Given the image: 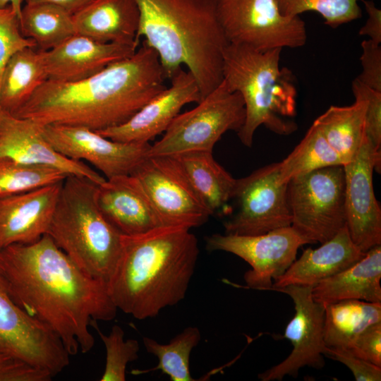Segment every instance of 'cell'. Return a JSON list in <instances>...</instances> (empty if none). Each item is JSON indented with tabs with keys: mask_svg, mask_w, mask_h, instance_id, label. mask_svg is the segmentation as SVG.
<instances>
[{
	"mask_svg": "<svg viewBox=\"0 0 381 381\" xmlns=\"http://www.w3.org/2000/svg\"><path fill=\"white\" fill-rule=\"evenodd\" d=\"M63 181L0 198V250L34 243L47 234Z\"/></svg>",
	"mask_w": 381,
	"mask_h": 381,
	"instance_id": "obj_19",
	"label": "cell"
},
{
	"mask_svg": "<svg viewBox=\"0 0 381 381\" xmlns=\"http://www.w3.org/2000/svg\"><path fill=\"white\" fill-rule=\"evenodd\" d=\"M10 356H7L6 354H4V353H0V363L5 361L6 359H7L8 358H9Z\"/></svg>",
	"mask_w": 381,
	"mask_h": 381,
	"instance_id": "obj_44",
	"label": "cell"
},
{
	"mask_svg": "<svg viewBox=\"0 0 381 381\" xmlns=\"http://www.w3.org/2000/svg\"><path fill=\"white\" fill-rule=\"evenodd\" d=\"M0 156L61 170L68 176L87 178L100 184L106 179L85 162L59 153L43 136L34 121L17 117L0 107Z\"/></svg>",
	"mask_w": 381,
	"mask_h": 381,
	"instance_id": "obj_18",
	"label": "cell"
},
{
	"mask_svg": "<svg viewBox=\"0 0 381 381\" xmlns=\"http://www.w3.org/2000/svg\"><path fill=\"white\" fill-rule=\"evenodd\" d=\"M24 0H0V8L6 6L7 5H11L12 8L18 13L19 18L20 16L22 3Z\"/></svg>",
	"mask_w": 381,
	"mask_h": 381,
	"instance_id": "obj_43",
	"label": "cell"
},
{
	"mask_svg": "<svg viewBox=\"0 0 381 381\" xmlns=\"http://www.w3.org/2000/svg\"><path fill=\"white\" fill-rule=\"evenodd\" d=\"M171 80L170 87L154 97L128 121L96 132L115 141L150 143L166 131L184 105L202 99L197 81L188 71L180 68Z\"/></svg>",
	"mask_w": 381,
	"mask_h": 381,
	"instance_id": "obj_17",
	"label": "cell"
},
{
	"mask_svg": "<svg viewBox=\"0 0 381 381\" xmlns=\"http://www.w3.org/2000/svg\"><path fill=\"white\" fill-rule=\"evenodd\" d=\"M282 50L261 52L234 44L224 49L222 80L243 98L246 117L237 134L246 147L252 146L260 126L282 135L298 128L293 119L296 115L295 77L289 68H280Z\"/></svg>",
	"mask_w": 381,
	"mask_h": 381,
	"instance_id": "obj_5",
	"label": "cell"
},
{
	"mask_svg": "<svg viewBox=\"0 0 381 381\" xmlns=\"http://www.w3.org/2000/svg\"><path fill=\"white\" fill-rule=\"evenodd\" d=\"M381 246L347 269L327 277L313 287L315 301L325 306L344 300L381 303Z\"/></svg>",
	"mask_w": 381,
	"mask_h": 381,
	"instance_id": "obj_25",
	"label": "cell"
},
{
	"mask_svg": "<svg viewBox=\"0 0 381 381\" xmlns=\"http://www.w3.org/2000/svg\"><path fill=\"white\" fill-rule=\"evenodd\" d=\"M171 156L211 216L231 210L236 179L214 158L212 152L197 150Z\"/></svg>",
	"mask_w": 381,
	"mask_h": 381,
	"instance_id": "obj_24",
	"label": "cell"
},
{
	"mask_svg": "<svg viewBox=\"0 0 381 381\" xmlns=\"http://www.w3.org/2000/svg\"><path fill=\"white\" fill-rule=\"evenodd\" d=\"M201 339V333L197 327L189 326L176 335L167 344H161L152 338L144 337L143 343L146 351L156 356L158 364L136 373H147L161 370L171 381H193L190 370V357L193 349Z\"/></svg>",
	"mask_w": 381,
	"mask_h": 381,
	"instance_id": "obj_30",
	"label": "cell"
},
{
	"mask_svg": "<svg viewBox=\"0 0 381 381\" xmlns=\"http://www.w3.org/2000/svg\"><path fill=\"white\" fill-rule=\"evenodd\" d=\"M381 322V303L344 300L325 306L324 341L327 347L349 349L368 327Z\"/></svg>",
	"mask_w": 381,
	"mask_h": 381,
	"instance_id": "obj_28",
	"label": "cell"
},
{
	"mask_svg": "<svg viewBox=\"0 0 381 381\" xmlns=\"http://www.w3.org/2000/svg\"><path fill=\"white\" fill-rule=\"evenodd\" d=\"M0 273H1V267H0Z\"/></svg>",
	"mask_w": 381,
	"mask_h": 381,
	"instance_id": "obj_45",
	"label": "cell"
},
{
	"mask_svg": "<svg viewBox=\"0 0 381 381\" xmlns=\"http://www.w3.org/2000/svg\"><path fill=\"white\" fill-rule=\"evenodd\" d=\"M217 12L229 44L265 52L306 43L305 22L283 16L275 0H217Z\"/></svg>",
	"mask_w": 381,
	"mask_h": 381,
	"instance_id": "obj_9",
	"label": "cell"
},
{
	"mask_svg": "<svg viewBox=\"0 0 381 381\" xmlns=\"http://www.w3.org/2000/svg\"><path fill=\"white\" fill-rule=\"evenodd\" d=\"M193 109L179 113L150 145L147 157L168 156L185 152H212L217 142L228 131L238 132L246 111L243 98L222 83Z\"/></svg>",
	"mask_w": 381,
	"mask_h": 381,
	"instance_id": "obj_7",
	"label": "cell"
},
{
	"mask_svg": "<svg viewBox=\"0 0 381 381\" xmlns=\"http://www.w3.org/2000/svg\"><path fill=\"white\" fill-rule=\"evenodd\" d=\"M325 356L347 366L352 372L356 381L381 380V367L353 355L347 349L327 346Z\"/></svg>",
	"mask_w": 381,
	"mask_h": 381,
	"instance_id": "obj_38",
	"label": "cell"
},
{
	"mask_svg": "<svg viewBox=\"0 0 381 381\" xmlns=\"http://www.w3.org/2000/svg\"><path fill=\"white\" fill-rule=\"evenodd\" d=\"M280 13L288 17L299 16L306 11H315L325 23L336 28L362 16L360 0H275Z\"/></svg>",
	"mask_w": 381,
	"mask_h": 381,
	"instance_id": "obj_33",
	"label": "cell"
},
{
	"mask_svg": "<svg viewBox=\"0 0 381 381\" xmlns=\"http://www.w3.org/2000/svg\"><path fill=\"white\" fill-rule=\"evenodd\" d=\"M287 193L291 226L308 243H322L346 225L342 165L292 179Z\"/></svg>",
	"mask_w": 381,
	"mask_h": 381,
	"instance_id": "obj_8",
	"label": "cell"
},
{
	"mask_svg": "<svg viewBox=\"0 0 381 381\" xmlns=\"http://www.w3.org/2000/svg\"><path fill=\"white\" fill-rule=\"evenodd\" d=\"M279 164V179L288 183L294 178L323 167L343 166L344 162L313 123L301 142Z\"/></svg>",
	"mask_w": 381,
	"mask_h": 381,
	"instance_id": "obj_31",
	"label": "cell"
},
{
	"mask_svg": "<svg viewBox=\"0 0 381 381\" xmlns=\"http://www.w3.org/2000/svg\"><path fill=\"white\" fill-rule=\"evenodd\" d=\"M343 167L346 224L353 242L365 253L381 245V209L373 183V171L380 173L381 151L368 138Z\"/></svg>",
	"mask_w": 381,
	"mask_h": 381,
	"instance_id": "obj_15",
	"label": "cell"
},
{
	"mask_svg": "<svg viewBox=\"0 0 381 381\" xmlns=\"http://www.w3.org/2000/svg\"><path fill=\"white\" fill-rule=\"evenodd\" d=\"M48 370L22 359L9 357L0 363V381H50Z\"/></svg>",
	"mask_w": 381,
	"mask_h": 381,
	"instance_id": "obj_37",
	"label": "cell"
},
{
	"mask_svg": "<svg viewBox=\"0 0 381 381\" xmlns=\"http://www.w3.org/2000/svg\"><path fill=\"white\" fill-rule=\"evenodd\" d=\"M347 349L353 355L381 367V322L365 329Z\"/></svg>",
	"mask_w": 381,
	"mask_h": 381,
	"instance_id": "obj_40",
	"label": "cell"
},
{
	"mask_svg": "<svg viewBox=\"0 0 381 381\" xmlns=\"http://www.w3.org/2000/svg\"><path fill=\"white\" fill-rule=\"evenodd\" d=\"M97 206L123 235H135L161 226L157 214L139 181L133 175L106 179L97 185Z\"/></svg>",
	"mask_w": 381,
	"mask_h": 381,
	"instance_id": "obj_21",
	"label": "cell"
},
{
	"mask_svg": "<svg viewBox=\"0 0 381 381\" xmlns=\"http://www.w3.org/2000/svg\"><path fill=\"white\" fill-rule=\"evenodd\" d=\"M138 47L102 43L75 34L57 47L42 51V55L48 80L73 83L87 78L111 64L132 56Z\"/></svg>",
	"mask_w": 381,
	"mask_h": 381,
	"instance_id": "obj_20",
	"label": "cell"
},
{
	"mask_svg": "<svg viewBox=\"0 0 381 381\" xmlns=\"http://www.w3.org/2000/svg\"><path fill=\"white\" fill-rule=\"evenodd\" d=\"M199 255L190 229L161 226L122 235L121 248L107 282L118 310L138 320L155 318L186 297Z\"/></svg>",
	"mask_w": 381,
	"mask_h": 381,
	"instance_id": "obj_3",
	"label": "cell"
},
{
	"mask_svg": "<svg viewBox=\"0 0 381 381\" xmlns=\"http://www.w3.org/2000/svg\"><path fill=\"white\" fill-rule=\"evenodd\" d=\"M106 349V363L101 381H125L126 367L129 363L138 358L140 345L134 339H124V331L121 326L114 325L109 334H104L97 321L90 322Z\"/></svg>",
	"mask_w": 381,
	"mask_h": 381,
	"instance_id": "obj_34",
	"label": "cell"
},
{
	"mask_svg": "<svg viewBox=\"0 0 381 381\" xmlns=\"http://www.w3.org/2000/svg\"><path fill=\"white\" fill-rule=\"evenodd\" d=\"M287 186L279 179V162L236 179V211L224 222L225 234L255 236L291 226Z\"/></svg>",
	"mask_w": 381,
	"mask_h": 381,
	"instance_id": "obj_10",
	"label": "cell"
},
{
	"mask_svg": "<svg viewBox=\"0 0 381 381\" xmlns=\"http://www.w3.org/2000/svg\"><path fill=\"white\" fill-rule=\"evenodd\" d=\"M25 4L44 3L60 6L72 15L83 8L92 0H24Z\"/></svg>",
	"mask_w": 381,
	"mask_h": 381,
	"instance_id": "obj_42",
	"label": "cell"
},
{
	"mask_svg": "<svg viewBox=\"0 0 381 381\" xmlns=\"http://www.w3.org/2000/svg\"><path fill=\"white\" fill-rule=\"evenodd\" d=\"M312 289L313 286L296 285L273 289L286 294L294 303L296 313L284 332L293 349L282 362L260 373V380H282L286 375L296 377L305 366L316 369L324 367L327 348L323 335L325 306L313 300Z\"/></svg>",
	"mask_w": 381,
	"mask_h": 381,
	"instance_id": "obj_16",
	"label": "cell"
},
{
	"mask_svg": "<svg viewBox=\"0 0 381 381\" xmlns=\"http://www.w3.org/2000/svg\"><path fill=\"white\" fill-rule=\"evenodd\" d=\"M48 80L42 51L25 47L6 63L0 80V107L15 114Z\"/></svg>",
	"mask_w": 381,
	"mask_h": 381,
	"instance_id": "obj_26",
	"label": "cell"
},
{
	"mask_svg": "<svg viewBox=\"0 0 381 381\" xmlns=\"http://www.w3.org/2000/svg\"><path fill=\"white\" fill-rule=\"evenodd\" d=\"M156 52L145 41L131 56L81 80H47L13 114L40 126L100 131L128 121L167 87Z\"/></svg>",
	"mask_w": 381,
	"mask_h": 381,
	"instance_id": "obj_2",
	"label": "cell"
},
{
	"mask_svg": "<svg viewBox=\"0 0 381 381\" xmlns=\"http://www.w3.org/2000/svg\"><path fill=\"white\" fill-rule=\"evenodd\" d=\"M97 185L85 177L68 176L46 234L84 272L107 283L120 255L123 234L100 212Z\"/></svg>",
	"mask_w": 381,
	"mask_h": 381,
	"instance_id": "obj_6",
	"label": "cell"
},
{
	"mask_svg": "<svg viewBox=\"0 0 381 381\" xmlns=\"http://www.w3.org/2000/svg\"><path fill=\"white\" fill-rule=\"evenodd\" d=\"M368 13V18L363 26L359 30V35L368 36V40L381 44V10L373 1L362 0Z\"/></svg>",
	"mask_w": 381,
	"mask_h": 381,
	"instance_id": "obj_41",
	"label": "cell"
},
{
	"mask_svg": "<svg viewBox=\"0 0 381 381\" xmlns=\"http://www.w3.org/2000/svg\"><path fill=\"white\" fill-rule=\"evenodd\" d=\"M30 47H37L34 41L23 35L16 11L10 4L0 8V80L9 59L17 52Z\"/></svg>",
	"mask_w": 381,
	"mask_h": 381,
	"instance_id": "obj_35",
	"label": "cell"
},
{
	"mask_svg": "<svg viewBox=\"0 0 381 381\" xmlns=\"http://www.w3.org/2000/svg\"><path fill=\"white\" fill-rule=\"evenodd\" d=\"M305 244L307 241L291 226L255 236L214 234L205 237L207 250L231 253L247 262L251 270L244 274L245 282L259 290H270Z\"/></svg>",
	"mask_w": 381,
	"mask_h": 381,
	"instance_id": "obj_11",
	"label": "cell"
},
{
	"mask_svg": "<svg viewBox=\"0 0 381 381\" xmlns=\"http://www.w3.org/2000/svg\"><path fill=\"white\" fill-rule=\"evenodd\" d=\"M131 175L143 187L161 226L190 229L211 216L171 156L146 157Z\"/></svg>",
	"mask_w": 381,
	"mask_h": 381,
	"instance_id": "obj_13",
	"label": "cell"
},
{
	"mask_svg": "<svg viewBox=\"0 0 381 381\" xmlns=\"http://www.w3.org/2000/svg\"><path fill=\"white\" fill-rule=\"evenodd\" d=\"M349 106H330L313 124L320 130L344 165L351 161L368 138L365 102L359 97Z\"/></svg>",
	"mask_w": 381,
	"mask_h": 381,
	"instance_id": "obj_27",
	"label": "cell"
},
{
	"mask_svg": "<svg viewBox=\"0 0 381 381\" xmlns=\"http://www.w3.org/2000/svg\"><path fill=\"white\" fill-rule=\"evenodd\" d=\"M40 126L43 136L56 151L69 159L87 162L105 179L131 174L147 157L151 145L150 143L115 141L84 127Z\"/></svg>",
	"mask_w": 381,
	"mask_h": 381,
	"instance_id": "obj_14",
	"label": "cell"
},
{
	"mask_svg": "<svg viewBox=\"0 0 381 381\" xmlns=\"http://www.w3.org/2000/svg\"><path fill=\"white\" fill-rule=\"evenodd\" d=\"M360 58L362 72L356 78L367 86L381 92V47L370 40L361 42Z\"/></svg>",
	"mask_w": 381,
	"mask_h": 381,
	"instance_id": "obj_39",
	"label": "cell"
},
{
	"mask_svg": "<svg viewBox=\"0 0 381 381\" xmlns=\"http://www.w3.org/2000/svg\"><path fill=\"white\" fill-rule=\"evenodd\" d=\"M316 248L303 251L286 272L275 279L270 290L290 285L314 286L362 259L363 252L352 241L346 225Z\"/></svg>",
	"mask_w": 381,
	"mask_h": 381,
	"instance_id": "obj_22",
	"label": "cell"
},
{
	"mask_svg": "<svg viewBox=\"0 0 381 381\" xmlns=\"http://www.w3.org/2000/svg\"><path fill=\"white\" fill-rule=\"evenodd\" d=\"M19 20L23 35L42 51L52 49L77 34L73 15L51 4H25Z\"/></svg>",
	"mask_w": 381,
	"mask_h": 381,
	"instance_id": "obj_29",
	"label": "cell"
},
{
	"mask_svg": "<svg viewBox=\"0 0 381 381\" xmlns=\"http://www.w3.org/2000/svg\"><path fill=\"white\" fill-rule=\"evenodd\" d=\"M0 353L48 370L54 376L70 363V355L59 338L14 301L1 273Z\"/></svg>",
	"mask_w": 381,
	"mask_h": 381,
	"instance_id": "obj_12",
	"label": "cell"
},
{
	"mask_svg": "<svg viewBox=\"0 0 381 381\" xmlns=\"http://www.w3.org/2000/svg\"><path fill=\"white\" fill-rule=\"evenodd\" d=\"M67 176L61 170L53 167L0 156V198L61 182Z\"/></svg>",
	"mask_w": 381,
	"mask_h": 381,
	"instance_id": "obj_32",
	"label": "cell"
},
{
	"mask_svg": "<svg viewBox=\"0 0 381 381\" xmlns=\"http://www.w3.org/2000/svg\"><path fill=\"white\" fill-rule=\"evenodd\" d=\"M351 90L354 97L365 102L367 135L376 147H381V92L375 90L359 81H352Z\"/></svg>",
	"mask_w": 381,
	"mask_h": 381,
	"instance_id": "obj_36",
	"label": "cell"
},
{
	"mask_svg": "<svg viewBox=\"0 0 381 381\" xmlns=\"http://www.w3.org/2000/svg\"><path fill=\"white\" fill-rule=\"evenodd\" d=\"M0 267L14 301L47 325L70 356L95 346L91 321L116 315L107 283L80 270L47 234L0 250Z\"/></svg>",
	"mask_w": 381,
	"mask_h": 381,
	"instance_id": "obj_1",
	"label": "cell"
},
{
	"mask_svg": "<svg viewBox=\"0 0 381 381\" xmlns=\"http://www.w3.org/2000/svg\"><path fill=\"white\" fill-rule=\"evenodd\" d=\"M140 23L137 40L157 54L171 79L186 66L202 99L222 81L223 54L229 44L219 23L217 0H135Z\"/></svg>",
	"mask_w": 381,
	"mask_h": 381,
	"instance_id": "obj_4",
	"label": "cell"
},
{
	"mask_svg": "<svg viewBox=\"0 0 381 381\" xmlns=\"http://www.w3.org/2000/svg\"><path fill=\"white\" fill-rule=\"evenodd\" d=\"M77 34L102 43L139 45L135 0H92L73 15Z\"/></svg>",
	"mask_w": 381,
	"mask_h": 381,
	"instance_id": "obj_23",
	"label": "cell"
}]
</instances>
